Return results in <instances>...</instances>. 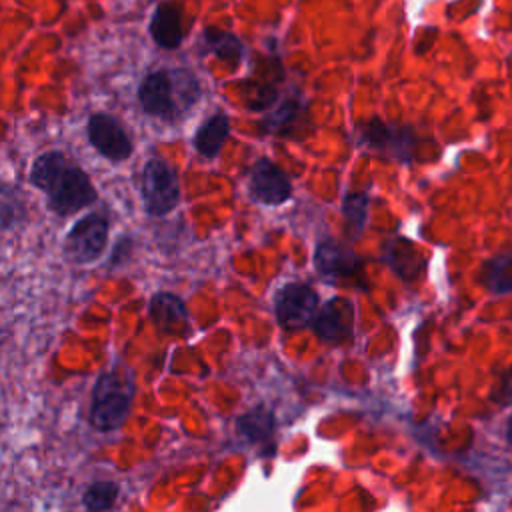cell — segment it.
<instances>
[{"mask_svg":"<svg viewBox=\"0 0 512 512\" xmlns=\"http://www.w3.org/2000/svg\"><path fill=\"white\" fill-rule=\"evenodd\" d=\"M276 320L286 330H300L314 324L318 312V296L306 284H286L276 294Z\"/></svg>","mask_w":512,"mask_h":512,"instance_id":"cell-4","label":"cell"},{"mask_svg":"<svg viewBox=\"0 0 512 512\" xmlns=\"http://www.w3.org/2000/svg\"><path fill=\"white\" fill-rule=\"evenodd\" d=\"M150 316L162 334H184L188 328L186 306L170 292H158L152 296Z\"/></svg>","mask_w":512,"mask_h":512,"instance_id":"cell-10","label":"cell"},{"mask_svg":"<svg viewBox=\"0 0 512 512\" xmlns=\"http://www.w3.org/2000/svg\"><path fill=\"white\" fill-rule=\"evenodd\" d=\"M248 188L256 202L266 206H278L292 194V184L284 170L268 158L256 160L248 176Z\"/></svg>","mask_w":512,"mask_h":512,"instance_id":"cell-6","label":"cell"},{"mask_svg":"<svg viewBox=\"0 0 512 512\" xmlns=\"http://www.w3.org/2000/svg\"><path fill=\"white\" fill-rule=\"evenodd\" d=\"M108 242V222L100 214L80 218L66 236V254L78 264H90L104 252Z\"/></svg>","mask_w":512,"mask_h":512,"instance_id":"cell-5","label":"cell"},{"mask_svg":"<svg viewBox=\"0 0 512 512\" xmlns=\"http://www.w3.org/2000/svg\"><path fill=\"white\" fill-rule=\"evenodd\" d=\"M486 286L494 292L512 290V256L494 258L486 264Z\"/></svg>","mask_w":512,"mask_h":512,"instance_id":"cell-18","label":"cell"},{"mask_svg":"<svg viewBox=\"0 0 512 512\" xmlns=\"http://www.w3.org/2000/svg\"><path fill=\"white\" fill-rule=\"evenodd\" d=\"M296 114H298V106H294L292 102H286L280 110L270 114V118L264 122V126H266V130H274L276 132V130L284 128Z\"/></svg>","mask_w":512,"mask_h":512,"instance_id":"cell-20","label":"cell"},{"mask_svg":"<svg viewBox=\"0 0 512 512\" xmlns=\"http://www.w3.org/2000/svg\"><path fill=\"white\" fill-rule=\"evenodd\" d=\"M204 38H206V44L210 46V50L218 58H224L230 64H236L242 58V54H244L242 42L234 34H230V32L208 28L204 32Z\"/></svg>","mask_w":512,"mask_h":512,"instance_id":"cell-16","label":"cell"},{"mask_svg":"<svg viewBox=\"0 0 512 512\" xmlns=\"http://www.w3.org/2000/svg\"><path fill=\"white\" fill-rule=\"evenodd\" d=\"M506 440L512 444V414H510V418L506 422Z\"/></svg>","mask_w":512,"mask_h":512,"instance_id":"cell-22","label":"cell"},{"mask_svg":"<svg viewBox=\"0 0 512 512\" xmlns=\"http://www.w3.org/2000/svg\"><path fill=\"white\" fill-rule=\"evenodd\" d=\"M142 200L152 216H164L172 212L180 198V186L176 172L164 160H150L140 176Z\"/></svg>","mask_w":512,"mask_h":512,"instance_id":"cell-2","label":"cell"},{"mask_svg":"<svg viewBox=\"0 0 512 512\" xmlns=\"http://www.w3.org/2000/svg\"><path fill=\"white\" fill-rule=\"evenodd\" d=\"M354 306L346 298H330L314 318L316 334L328 344H342L352 336Z\"/></svg>","mask_w":512,"mask_h":512,"instance_id":"cell-8","label":"cell"},{"mask_svg":"<svg viewBox=\"0 0 512 512\" xmlns=\"http://www.w3.org/2000/svg\"><path fill=\"white\" fill-rule=\"evenodd\" d=\"M314 264L322 276L346 278L354 274L358 260L354 252L336 242H320L314 252Z\"/></svg>","mask_w":512,"mask_h":512,"instance_id":"cell-12","label":"cell"},{"mask_svg":"<svg viewBox=\"0 0 512 512\" xmlns=\"http://www.w3.org/2000/svg\"><path fill=\"white\" fill-rule=\"evenodd\" d=\"M366 208H368V196L364 192H352L344 198L342 210L350 224L356 228H362L366 222Z\"/></svg>","mask_w":512,"mask_h":512,"instance_id":"cell-19","label":"cell"},{"mask_svg":"<svg viewBox=\"0 0 512 512\" xmlns=\"http://www.w3.org/2000/svg\"><path fill=\"white\" fill-rule=\"evenodd\" d=\"M150 36L160 48L172 50L182 42V8L176 2H162L150 20Z\"/></svg>","mask_w":512,"mask_h":512,"instance_id":"cell-11","label":"cell"},{"mask_svg":"<svg viewBox=\"0 0 512 512\" xmlns=\"http://www.w3.org/2000/svg\"><path fill=\"white\" fill-rule=\"evenodd\" d=\"M494 400L498 404H510L512 402V370L506 372L502 376V380L498 382V386L494 390Z\"/></svg>","mask_w":512,"mask_h":512,"instance_id":"cell-21","label":"cell"},{"mask_svg":"<svg viewBox=\"0 0 512 512\" xmlns=\"http://www.w3.org/2000/svg\"><path fill=\"white\" fill-rule=\"evenodd\" d=\"M236 428H238V434L248 442L252 444L264 442L274 434V416L264 408H256L242 414L236 422Z\"/></svg>","mask_w":512,"mask_h":512,"instance_id":"cell-14","label":"cell"},{"mask_svg":"<svg viewBox=\"0 0 512 512\" xmlns=\"http://www.w3.org/2000/svg\"><path fill=\"white\" fill-rule=\"evenodd\" d=\"M116 498H118V484L110 480H98L86 488L82 496V504L88 510H108L116 504Z\"/></svg>","mask_w":512,"mask_h":512,"instance_id":"cell-17","label":"cell"},{"mask_svg":"<svg viewBox=\"0 0 512 512\" xmlns=\"http://www.w3.org/2000/svg\"><path fill=\"white\" fill-rule=\"evenodd\" d=\"M68 158L62 154V152H56V150H50V152H44L40 154L34 164H32V170H30V182L40 188V190H48L50 184L58 178V174L68 166Z\"/></svg>","mask_w":512,"mask_h":512,"instance_id":"cell-15","label":"cell"},{"mask_svg":"<svg viewBox=\"0 0 512 512\" xmlns=\"http://www.w3.org/2000/svg\"><path fill=\"white\" fill-rule=\"evenodd\" d=\"M90 144L108 160L122 162L132 154V142L124 128L108 114H92L86 126Z\"/></svg>","mask_w":512,"mask_h":512,"instance_id":"cell-7","label":"cell"},{"mask_svg":"<svg viewBox=\"0 0 512 512\" xmlns=\"http://www.w3.org/2000/svg\"><path fill=\"white\" fill-rule=\"evenodd\" d=\"M132 392L134 384L132 380H128V376H122L116 370L100 374L90 404L92 426L100 432L120 428L130 412Z\"/></svg>","mask_w":512,"mask_h":512,"instance_id":"cell-1","label":"cell"},{"mask_svg":"<svg viewBox=\"0 0 512 512\" xmlns=\"http://www.w3.org/2000/svg\"><path fill=\"white\" fill-rule=\"evenodd\" d=\"M138 100L146 114L158 118H172L176 114V104L172 96V74H168L166 70L148 74L138 88Z\"/></svg>","mask_w":512,"mask_h":512,"instance_id":"cell-9","label":"cell"},{"mask_svg":"<svg viewBox=\"0 0 512 512\" xmlns=\"http://www.w3.org/2000/svg\"><path fill=\"white\" fill-rule=\"evenodd\" d=\"M230 132V120L224 114L210 116L196 132L194 146L196 150L206 158H216L228 138Z\"/></svg>","mask_w":512,"mask_h":512,"instance_id":"cell-13","label":"cell"},{"mask_svg":"<svg viewBox=\"0 0 512 512\" xmlns=\"http://www.w3.org/2000/svg\"><path fill=\"white\" fill-rule=\"evenodd\" d=\"M46 194H48L50 208L62 216L74 214L96 200V190L88 174L82 168L72 164H68L58 174V178L50 184Z\"/></svg>","mask_w":512,"mask_h":512,"instance_id":"cell-3","label":"cell"}]
</instances>
